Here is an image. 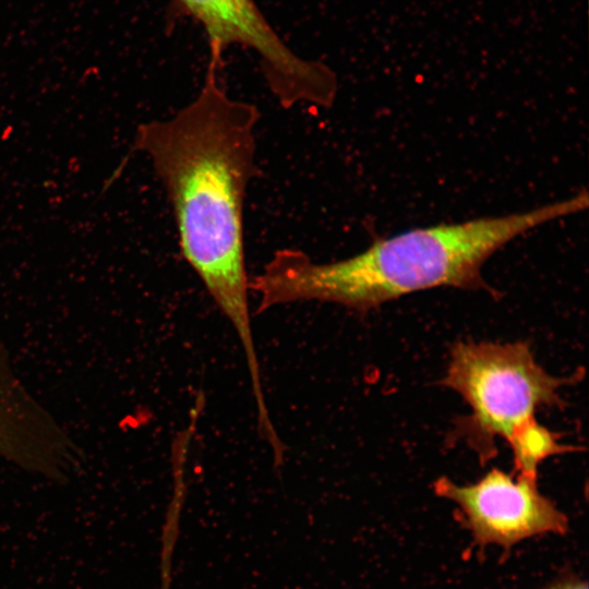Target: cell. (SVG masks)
I'll return each mask as SVG.
<instances>
[{"label": "cell", "mask_w": 589, "mask_h": 589, "mask_svg": "<svg viewBox=\"0 0 589 589\" xmlns=\"http://www.w3.org/2000/svg\"><path fill=\"white\" fill-rule=\"evenodd\" d=\"M257 107L229 96L207 71L196 97L168 120L137 127L144 152L170 201L182 257L235 329L251 389H262L245 269L243 206L256 173Z\"/></svg>", "instance_id": "1"}, {"label": "cell", "mask_w": 589, "mask_h": 589, "mask_svg": "<svg viewBox=\"0 0 589 589\" xmlns=\"http://www.w3.org/2000/svg\"><path fill=\"white\" fill-rule=\"evenodd\" d=\"M588 207L584 189L526 212L413 228L375 240L364 251L318 263L297 249L275 251L249 280L256 313L298 301H321L366 312L402 296L437 288H485L481 268L515 238Z\"/></svg>", "instance_id": "2"}, {"label": "cell", "mask_w": 589, "mask_h": 589, "mask_svg": "<svg viewBox=\"0 0 589 589\" xmlns=\"http://www.w3.org/2000/svg\"><path fill=\"white\" fill-rule=\"evenodd\" d=\"M574 380L579 377L549 374L527 342L459 341L441 384L469 405L470 414L458 419L454 432L485 464L496 454L497 438L509 444L539 409L561 407L560 389Z\"/></svg>", "instance_id": "3"}, {"label": "cell", "mask_w": 589, "mask_h": 589, "mask_svg": "<svg viewBox=\"0 0 589 589\" xmlns=\"http://www.w3.org/2000/svg\"><path fill=\"white\" fill-rule=\"evenodd\" d=\"M169 4L171 16L190 19L205 32L207 70L218 72L227 48L239 45L257 55L266 84L283 108L334 104L338 87L334 71L296 55L254 0H170Z\"/></svg>", "instance_id": "4"}, {"label": "cell", "mask_w": 589, "mask_h": 589, "mask_svg": "<svg viewBox=\"0 0 589 589\" xmlns=\"http://www.w3.org/2000/svg\"><path fill=\"white\" fill-rule=\"evenodd\" d=\"M432 489L457 505L465 526L481 546L510 549L531 537L564 534L569 527L567 516L540 492L537 480L514 478L496 468L466 485L440 477Z\"/></svg>", "instance_id": "5"}, {"label": "cell", "mask_w": 589, "mask_h": 589, "mask_svg": "<svg viewBox=\"0 0 589 589\" xmlns=\"http://www.w3.org/2000/svg\"><path fill=\"white\" fill-rule=\"evenodd\" d=\"M27 390L13 366L0 330V454L15 438L26 410Z\"/></svg>", "instance_id": "6"}, {"label": "cell", "mask_w": 589, "mask_h": 589, "mask_svg": "<svg viewBox=\"0 0 589 589\" xmlns=\"http://www.w3.org/2000/svg\"><path fill=\"white\" fill-rule=\"evenodd\" d=\"M560 436L537 420L520 430L508 444L517 476L537 480L538 468L546 458L572 452L573 446L558 442Z\"/></svg>", "instance_id": "7"}, {"label": "cell", "mask_w": 589, "mask_h": 589, "mask_svg": "<svg viewBox=\"0 0 589 589\" xmlns=\"http://www.w3.org/2000/svg\"><path fill=\"white\" fill-rule=\"evenodd\" d=\"M544 589H588L587 581L576 577H569L555 581Z\"/></svg>", "instance_id": "8"}]
</instances>
